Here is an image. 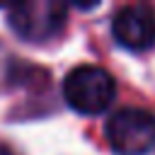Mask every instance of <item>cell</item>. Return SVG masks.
<instances>
[{
  "instance_id": "5",
  "label": "cell",
  "mask_w": 155,
  "mask_h": 155,
  "mask_svg": "<svg viewBox=\"0 0 155 155\" xmlns=\"http://www.w3.org/2000/svg\"><path fill=\"white\" fill-rule=\"evenodd\" d=\"M17 61H15V56L7 51V48H2L0 46V87H5L7 82H12L15 78H17Z\"/></svg>"
},
{
  "instance_id": "4",
  "label": "cell",
  "mask_w": 155,
  "mask_h": 155,
  "mask_svg": "<svg viewBox=\"0 0 155 155\" xmlns=\"http://www.w3.org/2000/svg\"><path fill=\"white\" fill-rule=\"evenodd\" d=\"M111 34L128 51H145L155 44V12L150 5H121L111 17Z\"/></svg>"
},
{
  "instance_id": "2",
  "label": "cell",
  "mask_w": 155,
  "mask_h": 155,
  "mask_svg": "<svg viewBox=\"0 0 155 155\" xmlns=\"http://www.w3.org/2000/svg\"><path fill=\"white\" fill-rule=\"evenodd\" d=\"M104 136L119 155H145L155 145V114L138 107H121L107 119Z\"/></svg>"
},
{
  "instance_id": "6",
  "label": "cell",
  "mask_w": 155,
  "mask_h": 155,
  "mask_svg": "<svg viewBox=\"0 0 155 155\" xmlns=\"http://www.w3.org/2000/svg\"><path fill=\"white\" fill-rule=\"evenodd\" d=\"M0 155H17V150L7 143H0Z\"/></svg>"
},
{
  "instance_id": "1",
  "label": "cell",
  "mask_w": 155,
  "mask_h": 155,
  "mask_svg": "<svg viewBox=\"0 0 155 155\" xmlns=\"http://www.w3.org/2000/svg\"><path fill=\"white\" fill-rule=\"evenodd\" d=\"M116 94L114 78L99 65H78L63 78V99L70 109L85 116L102 114Z\"/></svg>"
},
{
  "instance_id": "3",
  "label": "cell",
  "mask_w": 155,
  "mask_h": 155,
  "mask_svg": "<svg viewBox=\"0 0 155 155\" xmlns=\"http://www.w3.org/2000/svg\"><path fill=\"white\" fill-rule=\"evenodd\" d=\"M68 17V5L51 2V0H31V2H15L10 7L7 22L10 29L31 44H44L61 34Z\"/></svg>"
}]
</instances>
